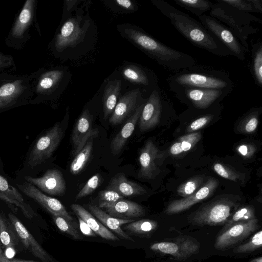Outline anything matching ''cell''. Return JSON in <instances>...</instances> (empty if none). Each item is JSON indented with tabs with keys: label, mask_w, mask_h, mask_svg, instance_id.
Here are the masks:
<instances>
[{
	"label": "cell",
	"mask_w": 262,
	"mask_h": 262,
	"mask_svg": "<svg viewBox=\"0 0 262 262\" xmlns=\"http://www.w3.org/2000/svg\"><path fill=\"white\" fill-rule=\"evenodd\" d=\"M52 218L56 226L61 231L70 235L76 239H82L81 236L71 223L59 216L52 215Z\"/></svg>",
	"instance_id": "obj_42"
},
{
	"label": "cell",
	"mask_w": 262,
	"mask_h": 262,
	"mask_svg": "<svg viewBox=\"0 0 262 262\" xmlns=\"http://www.w3.org/2000/svg\"><path fill=\"white\" fill-rule=\"evenodd\" d=\"M37 71L30 74L12 75L0 84V113L29 104L32 98L33 81Z\"/></svg>",
	"instance_id": "obj_8"
},
{
	"label": "cell",
	"mask_w": 262,
	"mask_h": 262,
	"mask_svg": "<svg viewBox=\"0 0 262 262\" xmlns=\"http://www.w3.org/2000/svg\"><path fill=\"white\" fill-rule=\"evenodd\" d=\"M209 15L228 27L248 50L249 36L259 30L251 24L262 23V20L255 16L237 10L218 0L214 3Z\"/></svg>",
	"instance_id": "obj_7"
},
{
	"label": "cell",
	"mask_w": 262,
	"mask_h": 262,
	"mask_svg": "<svg viewBox=\"0 0 262 262\" xmlns=\"http://www.w3.org/2000/svg\"><path fill=\"white\" fill-rule=\"evenodd\" d=\"M88 207L91 212L105 227L113 231L122 238L134 242V239L121 228L123 225L135 221L134 219L126 220L114 217L96 205H89Z\"/></svg>",
	"instance_id": "obj_28"
},
{
	"label": "cell",
	"mask_w": 262,
	"mask_h": 262,
	"mask_svg": "<svg viewBox=\"0 0 262 262\" xmlns=\"http://www.w3.org/2000/svg\"><path fill=\"white\" fill-rule=\"evenodd\" d=\"M236 150L238 154L245 158H250L255 154L256 148L253 144L243 143L238 145Z\"/></svg>",
	"instance_id": "obj_49"
},
{
	"label": "cell",
	"mask_w": 262,
	"mask_h": 262,
	"mask_svg": "<svg viewBox=\"0 0 262 262\" xmlns=\"http://www.w3.org/2000/svg\"><path fill=\"white\" fill-rule=\"evenodd\" d=\"M201 133L196 132L180 137L169 148L171 155L176 156L189 151L193 148L201 138Z\"/></svg>",
	"instance_id": "obj_32"
},
{
	"label": "cell",
	"mask_w": 262,
	"mask_h": 262,
	"mask_svg": "<svg viewBox=\"0 0 262 262\" xmlns=\"http://www.w3.org/2000/svg\"><path fill=\"white\" fill-rule=\"evenodd\" d=\"M254 219H256L254 207L251 205L243 206L233 213L221 231L225 230L235 224L247 222Z\"/></svg>",
	"instance_id": "obj_38"
},
{
	"label": "cell",
	"mask_w": 262,
	"mask_h": 262,
	"mask_svg": "<svg viewBox=\"0 0 262 262\" xmlns=\"http://www.w3.org/2000/svg\"><path fill=\"white\" fill-rule=\"evenodd\" d=\"M156 221L149 219H142L126 224L124 230L139 235H145L154 231L158 227Z\"/></svg>",
	"instance_id": "obj_37"
},
{
	"label": "cell",
	"mask_w": 262,
	"mask_h": 262,
	"mask_svg": "<svg viewBox=\"0 0 262 262\" xmlns=\"http://www.w3.org/2000/svg\"><path fill=\"white\" fill-rule=\"evenodd\" d=\"M259 227V221L256 218L235 224L220 232L216 237L214 247L220 250L228 249L248 237Z\"/></svg>",
	"instance_id": "obj_19"
},
{
	"label": "cell",
	"mask_w": 262,
	"mask_h": 262,
	"mask_svg": "<svg viewBox=\"0 0 262 262\" xmlns=\"http://www.w3.org/2000/svg\"><path fill=\"white\" fill-rule=\"evenodd\" d=\"M19 241L17 233L5 213L0 210V241L6 248H13Z\"/></svg>",
	"instance_id": "obj_31"
},
{
	"label": "cell",
	"mask_w": 262,
	"mask_h": 262,
	"mask_svg": "<svg viewBox=\"0 0 262 262\" xmlns=\"http://www.w3.org/2000/svg\"><path fill=\"white\" fill-rule=\"evenodd\" d=\"M71 208L77 216L83 220L96 234L107 240L113 241L120 240L119 237L97 220L90 212L82 206L77 204H73L71 205Z\"/></svg>",
	"instance_id": "obj_30"
},
{
	"label": "cell",
	"mask_w": 262,
	"mask_h": 262,
	"mask_svg": "<svg viewBox=\"0 0 262 262\" xmlns=\"http://www.w3.org/2000/svg\"><path fill=\"white\" fill-rule=\"evenodd\" d=\"M77 217L81 232L86 236H96V233L91 229L88 224L81 218L78 216Z\"/></svg>",
	"instance_id": "obj_50"
},
{
	"label": "cell",
	"mask_w": 262,
	"mask_h": 262,
	"mask_svg": "<svg viewBox=\"0 0 262 262\" xmlns=\"http://www.w3.org/2000/svg\"><path fill=\"white\" fill-rule=\"evenodd\" d=\"M237 206L235 201L228 198L217 200L191 213L188 221L199 226H221L228 222Z\"/></svg>",
	"instance_id": "obj_10"
},
{
	"label": "cell",
	"mask_w": 262,
	"mask_h": 262,
	"mask_svg": "<svg viewBox=\"0 0 262 262\" xmlns=\"http://www.w3.org/2000/svg\"><path fill=\"white\" fill-rule=\"evenodd\" d=\"M0 262H36L33 260H27L20 259H9L7 257L0 248Z\"/></svg>",
	"instance_id": "obj_51"
},
{
	"label": "cell",
	"mask_w": 262,
	"mask_h": 262,
	"mask_svg": "<svg viewBox=\"0 0 262 262\" xmlns=\"http://www.w3.org/2000/svg\"><path fill=\"white\" fill-rule=\"evenodd\" d=\"M16 64L13 56L0 51V73L15 71Z\"/></svg>",
	"instance_id": "obj_46"
},
{
	"label": "cell",
	"mask_w": 262,
	"mask_h": 262,
	"mask_svg": "<svg viewBox=\"0 0 262 262\" xmlns=\"http://www.w3.org/2000/svg\"><path fill=\"white\" fill-rule=\"evenodd\" d=\"M1 245H2V244H1V241H0V246H1Z\"/></svg>",
	"instance_id": "obj_56"
},
{
	"label": "cell",
	"mask_w": 262,
	"mask_h": 262,
	"mask_svg": "<svg viewBox=\"0 0 262 262\" xmlns=\"http://www.w3.org/2000/svg\"><path fill=\"white\" fill-rule=\"evenodd\" d=\"M27 197L16 187L13 179L0 172V203L15 214L19 209L23 215L29 220L37 216L28 203Z\"/></svg>",
	"instance_id": "obj_13"
},
{
	"label": "cell",
	"mask_w": 262,
	"mask_h": 262,
	"mask_svg": "<svg viewBox=\"0 0 262 262\" xmlns=\"http://www.w3.org/2000/svg\"><path fill=\"white\" fill-rule=\"evenodd\" d=\"M145 103L140 105L127 119L121 129L112 140L110 148L113 155H117L121 151L133 133Z\"/></svg>",
	"instance_id": "obj_27"
},
{
	"label": "cell",
	"mask_w": 262,
	"mask_h": 262,
	"mask_svg": "<svg viewBox=\"0 0 262 262\" xmlns=\"http://www.w3.org/2000/svg\"><path fill=\"white\" fill-rule=\"evenodd\" d=\"M37 0H27L16 14L12 26L5 39V45L15 50H22L30 39V30L34 26L39 34L40 31L37 21Z\"/></svg>",
	"instance_id": "obj_9"
},
{
	"label": "cell",
	"mask_w": 262,
	"mask_h": 262,
	"mask_svg": "<svg viewBox=\"0 0 262 262\" xmlns=\"http://www.w3.org/2000/svg\"><path fill=\"white\" fill-rule=\"evenodd\" d=\"M180 7L199 17L210 11L214 3L205 0H173Z\"/></svg>",
	"instance_id": "obj_35"
},
{
	"label": "cell",
	"mask_w": 262,
	"mask_h": 262,
	"mask_svg": "<svg viewBox=\"0 0 262 262\" xmlns=\"http://www.w3.org/2000/svg\"><path fill=\"white\" fill-rule=\"evenodd\" d=\"M198 18L204 27L231 52L232 55L241 61L245 60L246 54L249 50L228 27L210 15L203 14Z\"/></svg>",
	"instance_id": "obj_15"
},
{
	"label": "cell",
	"mask_w": 262,
	"mask_h": 262,
	"mask_svg": "<svg viewBox=\"0 0 262 262\" xmlns=\"http://www.w3.org/2000/svg\"><path fill=\"white\" fill-rule=\"evenodd\" d=\"M256 13H262V0H249Z\"/></svg>",
	"instance_id": "obj_52"
},
{
	"label": "cell",
	"mask_w": 262,
	"mask_h": 262,
	"mask_svg": "<svg viewBox=\"0 0 262 262\" xmlns=\"http://www.w3.org/2000/svg\"><path fill=\"white\" fill-rule=\"evenodd\" d=\"M250 262H262V257L261 256L252 259Z\"/></svg>",
	"instance_id": "obj_55"
},
{
	"label": "cell",
	"mask_w": 262,
	"mask_h": 262,
	"mask_svg": "<svg viewBox=\"0 0 262 262\" xmlns=\"http://www.w3.org/2000/svg\"><path fill=\"white\" fill-rule=\"evenodd\" d=\"M83 0H64L60 21L67 19L81 4Z\"/></svg>",
	"instance_id": "obj_48"
},
{
	"label": "cell",
	"mask_w": 262,
	"mask_h": 262,
	"mask_svg": "<svg viewBox=\"0 0 262 262\" xmlns=\"http://www.w3.org/2000/svg\"><path fill=\"white\" fill-rule=\"evenodd\" d=\"M91 106L90 100L84 107L74 126L71 137L73 155L78 153L90 138H96L98 135L99 130L93 127L94 115Z\"/></svg>",
	"instance_id": "obj_17"
},
{
	"label": "cell",
	"mask_w": 262,
	"mask_h": 262,
	"mask_svg": "<svg viewBox=\"0 0 262 262\" xmlns=\"http://www.w3.org/2000/svg\"><path fill=\"white\" fill-rule=\"evenodd\" d=\"M204 179L203 176L191 178L179 186L177 190V193L184 198L189 196L198 190L203 183Z\"/></svg>",
	"instance_id": "obj_40"
},
{
	"label": "cell",
	"mask_w": 262,
	"mask_h": 262,
	"mask_svg": "<svg viewBox=\"0 0 262 262\" xmlns=\"http://www.w3.org/2000/svg\"><path fill=\"white\" fill-rule=\"evenodd\" d=\"M14 180L16 187L27 198L36 202L52 215L61 216L70 223L73 221L72 216L58 200L47 195L24 180L16 178Z\"/></svg>",
	"instance_id": "obj_16"
},
{
	"label": "cell",
	"mask_w": 262,
	"mask_h": 262,
	"mask_svg": "<svg viewBox=\"0 0 262 262\" xmlns=\"http://www.w3.org/2000/svg\"><path fill=\"white\" fill-rule=\"evenodd\" d=\"M152 4L168 18L174 28L192 45L221 57L231 52L196 19L163 0H151Z\"/></svg>",
	"instance_id": "obj_3"
},
{
	"label": "cell",
	"mask_w": 262,
	"mask_h": 262,
	"mask_svg": "<svg viewBox=\"0 0 262 262\" xmlns=\"http://www.w3.org/2000/svg\"><path fill=\"white\" fill-rule=\"evenodd\" d=\"M0 172L2 173H5L4 171V166L3 162L1 159V157L0 156Z\"/></svg>",
	"instance_id": "obj_54"
},
{
	"label": "cell",
	"mask_w": 262,
	"mask_h": 262,
	"mask_svg": "<svg viewBox=\"0 0 262 262\" xmlns=\"http://www.w3.org/2000/svg\"><path fill=\"white\" fill-rule=\"evenodd\" d=\"M12 75L13 74L9 73H0V84H1L4 81L11 77Z\"/></svg>",
	"instance_id": "obj_53"
},
{
	"label": "cell",
	"mask_w": 262,
	"mask_h": 262,
	"mask_svg": "<svg viewBox=\"0 0 262 262\" xmlns=\"http://www.w3.org/2000/svg\"><path fill=\"white\" fill-rule=\"evenodd\" d=\"M123 83L116 76H110L101 84L98 90L99 105L101 106L103 119L107 120L112 115L116 105L122 96Z\"/></svg>",
	"instance_id": "obj_22"
},
{
	"label": "cell",
	"mask_w": 262,
	"mask_h": 262,
	"mask_svg": "<svg viewBox=\"0 0 262 262\" xmlns=\"http://www.w3.org/2000/svg\"><path fill=\"white\" fill-rule=\"evenodd\" d=\"M138 88L127 91L120 97L113 113L108 119L113 125H118L127 119L147 99Z\"/></svg>",
	"instance_id": "obj_20"
},
{
	"label": "cell",
	"mask_w": 262,
	"mask_h": 262,
	"mask_svg": "<svg viewBox=\"0 0 262 262\" xmlns=\"http://www.w3.org/2000/svg\"><path fill=\"white\" fill-rule=\"evenodd\" d=\"M214 171L222 178L237 182L242 179V176L240 173L231 169L222 164L216 163L213 166Z\"/></svg>",
	"instance_id": "obj_44"
},
{
	"label": "cell",
	"mask_w": 262,
	"mask_h": 262,
	"mask_svg": "<svg viewBox=\"0 0 262 262\" xmlns=\"http://www.w3.org/2000/svg\"><path fill=\"white\" fill-rule=\"evenodd\" d=\"M8 217L13 225L19 240L32 255L43 262H53L50 255L34 238L15 214L10 212L8 213Z\"/></svg>",
	"instance_id": "obj_25"
},
{
	"label": "cell",
	"mask_w": 262,
	"mask_h": 262,
	"mask_svg": "<svg viewBox=\"0 0 262 262\" xmlns=\"http://www.w3.org/2000/svg\"><path fill=\"white\" fill-rule=\"evenodd\" d=\"M101 181L102 177L100 174H94L87 181L85 185L77 193L75 197L76 199H80L91 194L98 187Z\"/></svg>",
	"instance_id": "obj_43"
},
{
	"label": "cell",
	"mask_w": 262,
	"mask_h": 262,
	"mask_svg": "<svg viewBox=\"0 0 262 262\" xmlns=\"http://www.w3.org/2000/svg\"><path fill=\"white\" fill-rule=\"evenodd\" d=\"M163 154L151 140L146 142L140 152V166L138 176L146 179H152L158 173L160 160Z\"/></svg>",
	"instance_id": "obj_24"
},
{
	"label": "cell",
	"mask_w": 262,
	"mask_h": 262,
	"mask_svg": "<svg viewBox=\"0 0 262 262\" xmlns=\"http://www.w3.org/2000/svg\"><path fill=\"white\" fill-rule=\"evenodd\" d=\"M262 246V231L256 232L246 243L235 247L233 251L236 254L248 253L253 252Z\"/></svg>",
	"instance_id": "obj_41"
},
{
	"label": "cell",
	"mask_w": 262,
	"mask_h": 262,
	"mask_svg": "<svg viewBox=\"0 0 262 262\" xmlns=\"http://www.w3.org/2000/svg\"><path fill=\"white\" fill-rule=\"evenodd\" d=\"M116 29L124 38L166 69L176 73L197 64L193 57L162 43L137 25L120 24Z\"/></svg>",
	"instance_id": "obj_2"
},
{
	"label": "cell",
	"mask_w": 262,
	"mask_h": 262,
	"mask_svg": "<svg viewBox=\"0 0 262 262\" xmlns=\"http://www.w3.org/2000/svg\"><path fill=\"white\" fill-rule=\"evenodd\" d=\"M251 72L256 84L262 85V43L258 41L252 46Z\"/></svg>",
	"instance_id": "obj_34"
},
{
	"label": "cell",
	"mask_w": 262,
	"mask_h": 262,
	"mask_svg": "<svg viewBox=\"0 0 262 262\" xmlns=\"http://www.w3.org/2000/svg\"><path fill=\"white\" fill-rule=\"evenodd\" d=\"M72 74L68 66H57L37 70L33 81V97L29 104H39L58 99L68 87Z\"/></svg>",
	"instance_id": "obj_6"
},
{
	"label": "cell",
	"mask_w": 262,
	"mask_h": 262,
	"mask_svg": "<svg viewBox=\"0 0 262 262\" xmlns=\"http://www.w3.org/2000/svg\"><path fill=\"white\" fill-rule=\"evenodd\" d=\"M151 250L170 255L178 259H184L196 253L200 244L194 238L188 236H181L173 241H164L151 245Z\"/></svg>",
	"instance_id": "obj_18"
},
{
	"label": "cell",
	"mask_w": 262,
	"mask_h": 262,
	"mask_svg": "<svg viewBox=\"0 0 262 262\" xmlns=\"http://www.w3.org/2000/svg\"><path fill=\"white\" fill-rule=\"evenodd\" d=\"M93 138H90L83 148L77 153L70 166V171L74 175L80 173L89 161L93 147Z\"/></svg>",
	"instance_id": "obj_33"
},
{
	"label": "cell",
	"mask_w": 262,
	"mask_h": 262,
	"mask_svg": "<svg viewBox=\"0 0 262 262\" xmlns=\"http://www.w3.org/2000/svg\"><path fill=\"white\" fill-rule=\"evenodd\" d=\"M98 207L112 216L121 219H133L145 214L142 206L124 199L114 203L100 202Z\"/></svg>",
	"instance_id": "obj_26"
},
{
	"label": "cell",
	"mask_w": 262,
	"mask_h": 262,
	"mask_svg": "<svg viewBox=\"0 0 262 262\" xmlns=\"http://www.w3.org/2000/svg\"><path fill=\"white\" fill-rule=\"evenodd\" d=\"M92 1L81 4L64 21H60L48 45L52 54L62 62L80 59L95 48L96 25L90 14Z\"/></svg>",
	"instance_id": "obj_1"
},
{
	"label": "cell",
	"mask_w": 262,
	"mask_h": 262,
	"mask_svg": "<svg viewBox=\"0 0 262 262\" xmlns=\"http://www.w3.org/2000/svg\"><path fill=\"white\" fill-rule=\"evenodd\" d=\"M171 103L166 93L159 86L148 97L139 119L142 132L149 130L160 122L165 111L171 107Z\"/></svg>",
	"instance_id": "obj_14"
},
{
	"label": "cell",
	"mask_w": 262,
	"mask_h": 262,
	"mask_svg": "<svg viewBox=\"0 0 262 262\" xmlns=\"http://www.w3.org/2000/svg\"><path fill=\"white\" fill-rule=\"evenodd\" d=\"M170 91L182 102L192 108L205 110L219 103L232 91L191 87L176 88Z\"/></svg>",
	"instance_id": "obj_12"
},
{
	"label": "cell",
	"mask_w": 262,
	"mask_h": 262,
	"mask_svg": "<svg viewBox=\"0 0 262 262\" xmlns=\"http://www.w3.org/2000/svg\"><path fill=\"white\" fill-rule=\"evenodd\" d=\"M117 77L122 83L126 82L139 89L148 97L156 89L158 84V77L151 70L138 63L125 61L117 69Z\"/></svg>",
	"instance_id": "obj_11"
},
{
	"label": "cell",
	"mask_w": 262,
	"mask_h": 262,
	"mask_svg": "<svg viewBox=\"0 0 262 262\" xmlns=\"http://www.w3.org/2000/svg\"><path fill=\"white\" fill-rule=\"evenodd\" d=\"M167 82L170 91L191 87L232 91L234 86L226 72L197 64L174 73L167 78Z\"/></svg>",
	"instance_id": "obj_5"
},
{
	"label": "cell",
	"mask_w": 262,
	"mask_h": 262,
	"mask_svg": "<svg viewBox=\"0 0 262 262\" xmlns=\"http://www.w3.org/2000/svg\"><path fill=\"white\" fill-rule=\"evenodd\" d=\"M100 202L114 203L123 199L124 196L118 192L111 189H104L98 193Z\"/></svg>",
	"instance_id": "obj_47"
},
{
	"label": "cell",
	"mask_w": 262,
	"mask_h": 262,
	"mask_svg": "<svg viewBox=\"0 0 262 262\" xmlns=\"http://www.w3.org/2000/svg\"><path fill=\"white\" fill-rule=\"evenodd\" d=\"M106 189L114 190L124 197L140 195L146 192L144 187L128 180L123 173H118L114 176Z\"/></svg>",
	"instance_id": "obj_29"
},
{
	"label": "cell",
	"mask_w": 262,
	"mask_h": 262,
	"mask_svg": "<svg viewBox=\"0 0 262 262\" xmlns=\"http://www.w3.org/2000/svg\"><path fill=\"white\" fill-rule=\"evenodd\" d=\"M218 185L219 182L216 179L212 177L209 178L201 188L192 194L171 202L166 208V213L173 214L186 210L193 205L211 195Z\"/></svg>",
	"instance_id": "obj_23"
},
{
	"label": "cell",
	"mask_w": 262,
	"mask_h": 262,
	"mask_svg": "<svg viewBox=\"0 0 262 262\" xmlns=\"http://www.w3.org/2000/svg\"><path fill=\"white\" fill-rule=\"evenodd\" d=\"M261 108H253L241 120L239 127H241V129L243 133L252 134L255 131L258 124Z\"/></svg>",
	"instance_id": "obj_39"
},
{
	"label": "cell",
	"mask_w": 262,
	"mask_h": 262,
	"mask_svg": "<svg viewBox=\"0 0 262 262\" xmlns=\"http://www.w3.org/2000/svg\"><path fill=\"white\" fill-rule=\"evenodd\" d=\"M63 135L60 122L41 133L30 145L22 167L16 177H36L47 165L59 145Z\"/></svg>",
	"instance_id": "obj_4"
},
{
	"label": "cell",
	"mask_w": 262,
	"mask_h": 262,
	"mask_svg": "<svg viewBox=\"0 0 262 262\" xmlns=\"http://www.w3.org/2000/svg\"><path fill=\"white\" fill-rule=\"evenodd\" d=\"M237 10L250 13H256L249 0H218Z\"/></svg>",
	"instance_id": "obj_45"
},
{
	"label": "cell",
	"mask_w": 262,
	"mask_h": 262,
	"mask_svg": "<svg viewBox=\"0 0 262 262\" xmlns=\"http://www.w3.org/2000/svg\"><path fill=\"white\" fill-rule=\"evenodd\" d=\"M104 5L112 12L119 14L134 13L138 10V5L135 0H106Z\"/></svg>",
	"instance_id": "obj_36"
},
{
	"label": "cell",
	"mask_w": 262,
	"mask_h": 262,
	"mask_svg": "<svg viewBox=\"0 0 262 262\" xmlns=\"http://www.w3.org/2000/svg\"><path fill=\"white\" fill-rule=\"evenodd\" d=\"M15 178L30 183L48 195L61 196L66 191L64 178L61 171L57 168H48L39 177L25 176Z\"/></svg>",
	"instance_id": "obj_21"
}]
</instances>
